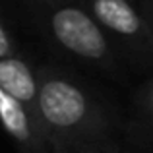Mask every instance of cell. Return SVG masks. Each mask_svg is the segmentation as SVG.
Here are the masks:
<instances>
[{
	"mask_svg": "<svg viewBox=\"0 0 153 153\" xmlns=\"http://www.w3.org/2000/svg\"><path fill=\"white\" fill-rule=\"evenodd\" d=\"M39 116L51 153H108L114 126L105 105L76 78L39 68Z\"/></svg>",
	"mask_w": 153,
	"mask_h": 153,
	"instance_id": "6da1fadb",
	"label": "cell"
},
{
	"mask_svg": "<svg viewBox=\"0 0 153 153\" xmlns=\"http://www.w3.org/2000/svg\"><path fill=\"white\" fill-rule=\"evenodd\" d=\"M43 19L49 27V35L62 51L105 70L114 66L108 35L87 6L56 0L45 8Z\"/></svg>",
	"mask_w": 153,
	"mask_h": 153,
	"instance_id": "7a4b0ae2",
	"label": "cell"
},
{
	"mask_svg": "<svg viewBox=\"0 0 153 153\" xmlns=\"http://www.w3.org/2000/svg\"><path fill=\"white\" fill-rule=\"evenodd\" d=\"M107 35L128 45L136 54L153 60V25L130 0H87L85 4Z\"/></svg>",
	"mask_w": 153,
	"mask_h": 153,
	"instance_id": "3957f363",
	"label": "cell"
},
{
	"mask_svg": "<svg viewBox=\"0 0 153 153\" xmlns=\"http://www.w3.org/2000/svg\"><path fill=\"white\" fill-rule=\"evenodd\" d=\"M0 118L6 134L22 153H51L39 112L4 91H0Z\"/></svg>",
	"mask_w": 153,
	"mask_h": 153,
	"instance_id": "277c9868",
	"label": "cell"
},
{
	"mask_svg": "<svg viewBox=\"0 0 153 153\" xmlns=\"http://www.w3.org/2000/svg\"><path fill=\"white\" fill-rule=\"evenodd\" d=\"M0 91L39 112V72L19 54L0 58Z\"/></svg>",
	"mask_w": 153,
	"mask_h": 153,
	"instance_id": "5b68a950",
	"label": "cell"
},
{
	"mask_svg": "<svg viewBox=\"0 0 153 153\" xmlns=\"http://www.w3.org/2000/svg\"><path fill=\"white\" fill-rule=\"evenodd\" d=\"M134 116H136V124H138L140 130L149 132V136H153V79L147 82L136 93Z\"/></svg>",
	"mask_w": 153,
	"mask_h": 153,
	"instance_id": "8992f818",
	"label": "cell"
},
{
	"mask_svg": "<svg viewBox=\"0 0 153 153\" xmlns=\"http://www.w3.org/2000/svg\"><path fill=\"white\" fill-rule=\"evenodd\" d=\"M12 54H18L16 41L12 39V31L8 27V23L2 22V25H0V58H6V56Z\"/></svg>",
	"mask_w": 153,
	"mask_h": 153,
	"instance_id": "52a82bcc",
	"label": "cell"
},
{
	"mask_svg": "<svg viewBox=\"0 0 153 153\" xmlns=\"http://www.w3.org/2000/svg\"><path fill=\"white\" fill-rule=\"evenodd\" d=\"M143 14L147 16L149 23L153 25V0H146V2H143Z\"/></svg>",
	"mask_w": 153,
	"mask_h": 153,
	"instance_id": "ba28073f",
	"label": "cell"
}]
</instances>
